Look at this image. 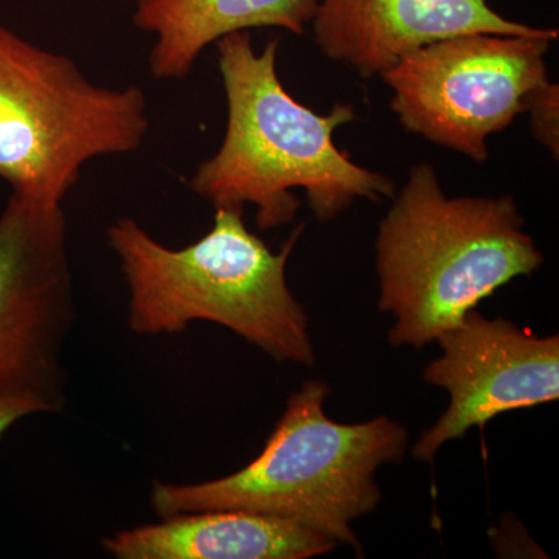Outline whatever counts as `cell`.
<instances>
[{"label": "cell", "instance_id": "obj_13", "mask_svg": "<svg viewBox=\"0 0 559 559\" xmlns=\"http://www.w3.org/2000/svg\"><path fill=\"white\" fill-rule=\"evenodd\" d=\"M39 412L43 414L47 409L35 396L0 388V439L14 423Z\"/></svg>", "mask_w": 559, "mask_h": 559}, {"label": "cell", "instance_id": "obj_1", "mask_svg": "<svg viewBox=\"0 0 559 559\" xmlns=\"http://www.w3.org/2000/svg\"><path fill=\"white\" fill-rule=\"evenodd\" d=\"M227 100V124L215 156L202 162L189 187L215 209L257 207V226L271 230L296 218L305 190L316 218L331 221L356 200L395 197L389 176L360 167L334 145L355 119L352 105L314 112L297 102L277 73L278 39L255 51L249 32L216 40Z\"/></svg>", "mask_w": 559, "mask_h": 559}, {"label": "cell", "instance_id": "obj_3", "mask_svg": "<svg viewBox=\"0 0 559 559\" xmlns=\"http://www.w3.org/2000/svg\"><path fill=\"white\" fill-rule=\"evenodd\" d=\"M215 210L209 234L183 249L160 245L132 218L109 227L108 245L130 294L131 331L176 334L204 320L278 362L314 366L307 312L286 282V263L304 226L274 253L246 227L245 212Z\"/></svg>", "mask_w": 559, "mask_h": 559}, {"label": "cell", "instance_id": "obj_12", "mask_svg": "<svg viewBox=\"0 0 559 559\" xmlns=\"http://www.w3.org/2000/svg\"><path fill=\"white\" fill-rule=\"evenodd\" d=\"M525 112L530 114L532 131L536 140L550 151L555 160L559 153V90L558 84L549 83L528 95Z\"/></svg>", "mask_w": 559, "mask_h": 559}, {"label": "cell", "instance_id": "obj_10", "mask_svg": "<svg viewBox=\"0 0 559 559\" xmlns=\"http://www.w3.org/2000/svg\"><path fill=\"white\" fill-rule=\"evenodd\" d=\"M117 559H308L340 544L314 530L241 510L164 518L102 540Z\"/></svg>", "mask_w": 559, "mask_h": 559}, {"label": "cell", "instance_id": "obj_7", "mask_svg": "<svg viewBox=\"0 0 559 559\" xmlns=\"http://www.w3.org/2000/svg\"><path fill=\"white\" fill-rule=\"evenodd\" d=\"M75 319L64 210L11 191L0 213V388L60 412Z\"/></svg>", "mask_w": 559, "mask_h": 559}, {"label": "cell", "instance_id": "obj_8", "mask_svg": "<svg viewBox=\"0 0 559 559\" xmlns=\"http://www.w3.org/2000/svg\"><path fill=\"white\" fill-rule=\"evenodd\" d=\"M443 355L426 366L425 381L447 389V412L419 437L412 454L433 462L447 441L487 426L506 412L559 399V337H539L503 318L471 310L437 337Z\"/></svg>", "mask_w": 559, "mask_h": 559}, {"label": "cell", "instance_id": "obj_2", "mask_svg": "<svg viewBox=\"0 0 559 559\" xmlns=\"http://www.w3.org/2000/svg\"><path fill=\"white\" fill-rule=\"evenodd\" d=\"M374 249L378 308L396 319L393 347L432 344L481 300L544 263L513 198H448L428 164L411 168Z\"/></svg>", "mask_w": 559, "mask_h": 559}, {"label": "cell", "instance_id": "obj_11", "mask_svg": "<svg viewBox=\"0 0 559 559\" xmlns=\"http://www.w3.org/2000/svg\"><path fill=\"white\" fill-rule=\"evenodd\" d=\"M319 0H135L139 31L156 36L150 72L157 80H183L205 47L250 28H283L301 35Z\"/></svg>", "mask_w": 559, "mask_h": 559}, {"label": "cell", "instance_id": "obj_6", "mask_svg": "<svg viewBox=\"0 0 559 559\" xmlns=\"http://www.w3.org/2000/svg\"><path fill=\"white\" fill-rule=\"evenodd\" d=\"M551 43L496 33L430 43L382 73L390 108L404 130L485 164L489 135L507 130L528 95L549 83Z\"/></svg>", "mask_w": 559, "mask_h": 559}, {"label": "cell", "instance_id": "obj_4", "mask_svg": "<svg viewBox=\"0 0 559 559\" xmlns=\"http://www.w3.org/2000/svg\"><path fill=\"white\" fill-rule=\"evenodd\" d=\"M325 382H305L289 396L259 457L245 468L193 485L156 481L151 509L164 520L182 513L241 510L294 522L360 554L353 522L381 502L374 474L406 457L409 433L399 421L377 417L342 425L326 417Z\"/></svg>", "mask_w": 559, "mask_h": 559}, {"label": "cell", "instance_id": "obj_9", "mask_svg": "<svg viewBox=\"0 0 559 559\" xmlns=\"http://www.w3.org/2000/svg\"><path fill=\"white\" fill-rule=\"evenodd\" d=\"M311 22L325 57L362 79L381 76L412 51L450 36H559L557 28L506 20L487 0H319Z\"/></svg>", "mask_w": 559, "mask_h": 559}, {"label": "cell", "instance_id": "obj_5", "mask_svg": "<svg viewBox=\"0 0 559 559\" xmlns=\"http://www.w3.org/2000/svg\"><path fill=\"white\" fill-rule=\"evenodd\" d=\"M148 130L140 87L98 86L68 55L0 25V179L11 191L62 204L87 162L134 153Z\"/></svg>", "mask_w": 559, "mask_h": 559}]
</instances>
